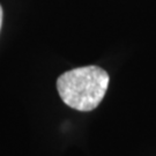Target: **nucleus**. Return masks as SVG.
I'll use <instances>...</instances> for the list:
<instances>
[{"mask_svg": "<svg viewBox=\"0 0 156 156\" xmlns=\"http://www.w3.org/2000/svg\"><path fill=\"white\" fill-rule=\"evenodd\" d=\"M2 19H4V11H2V7L0 5V30H1V26H2Z\"/></svg>", "mask_w": 156, "mask_h": 156, "instance_id": "2", "label": "nucleus"}, {"mask_svg": "<svg viewBox=\"0 0 156 156\" xmlns=\"http://www.w3.org/2000/svg\"><path fill=\"white\" fill-rule=\"evenodd\" d=\"M109 81V74L101 67H78L58 78L57 90L69 108L78 111H91L104 98Z\"/></svg>", "mask_w": 156, "mask_h": 156, "instance_id": "1", "label": "nucleus"}]
</instances>
